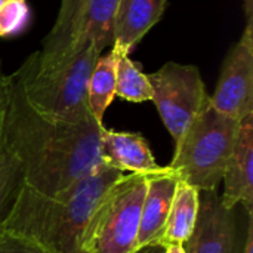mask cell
Segmentation results:
<instances>
[{"instance_id": "1", "label": "cell", "mask_w": 253, "mask_h": 253, "mask_svg": "<svg viewBox=\"0 0 253 253\" xmlns=\"http://www.w3.org/2000/svg\"><path fill=\"white\" fill-rule=\"evenodd\" d=\"M102 130L95 117L59 122L40 116L27 102L16 74L9 76L1 148L19 163L24 185L53 196L89 175L104 163Z\"/></svg>"}, {"instance_id": "2", "label": "cell", "mask_w": 253, "mask_h": 253, "mask_svg": "<svg viewBox=\"0 0 253 253\" xmlns=\"http://www.w3.org/2000/svg\"><path fill=\"white\" fill-rule=\"evenodd\" d=\"M123 175L102 163L53 196L22 184L0 230L28 239L49 253H84L82 239L86 222L107 188Z\"/></svg>"}, {"instance_id": "3", "label": "cell", "mask_w": 253, "mask_h": 253, "mask_svg": "<svg viewBox=\"0 0 253 253\" xmlns=\"http://www.w3.org/2000/svg\"><path fill=\"white\" fill-rule=\"evenodd\" d=\"M99 56L101 52L87 42L47 65H40L33 53L15 74L27 102L40 116L82 122L93 117L87 105V82Z\"/></svg>"}, {"instance_id": "4", "label": "cell", "mask_w": 253, "mask_h": 253, "mask_svg": "<svg viewBox=\"0 0 253 253\" xmlns=\"http://www.w3.org/2000/svg\"><path fill=\"white\" fill-rule=\"evenodd\" d=\"M239 123L209 102L175 142L169 168L199 191L218 190L234 150Z\"/></svg>"}, {"instance_id": "5", "label": "cell", "mask_w": 253, "mask_h": 253, "mask_svg": "<svg viewBox=\"0 0 253 253\" xmlns=\"http://www.w3.org/2000/svg\"><path fill=\"white\" fill-rule=\"evenodd\" d=\"M147 175L120 176L95 205L82 239L84 253H135Z\"/></svg>"}, {"instance_id": "6", "label": "cell", "mask_w": 253, "mask_h": 253, "mask_svg": "<svg viewBox=\"0 0 253 253\" xmlns=\"http://www.w3.org/2000/svg\"><path fill=\"white\" fill-rule=\"evenodd\" d=\"M163 125L178 142L193 120L208 107L209 95L196 65L168 62L147 74Z\"/></svg>"}, {"instance_id": "7", "label": "cell", "mask_w": 253, "mask_h": 253, "mask_svg": "<svg viewBox=\"0 0 253 253\" xmlns=\"http://www.w3.org/2000/svg\"><path fill=\"white\" fill-rule=\"evenodd\" d=\"M246 9L248 22L243 34L228 52L216 89L209 96V102L216 111L239 122L253 113L252 1H246Z\"/></svg>"}, {"instance_id": "8", "label": "cell", "mask_w": 253, "mask_h": 253, "mask_svg": "<svg viewBox=\"0 0 253 253\" xmlns=\"http://www.w3.org/2000/svg\"><path fill=\"white\" fill-rule=\"evenodd\" d=\"M182 246L185 253H242L236 209L225 208L216 190L200 191L197 222Z\"/></svg>"}, {"instance_id": "9", "label": "cell", "mask_w": 253, "mask_h": 253, "mask_svg": "<svg viewBox=\"0 0 253 253\" xmlns=\"http://www.w3.org/2000/svg\"><path fill=\"white\" fill-rule=\"evenodd\" d=\"M178 181V175L169 166H165L162 172L147 175V190L142 200L136 251L148 246L162 248Z\"/></svg>"}, {"instance_id": "10", "label": "cell", "mask_w": 253, "mask_h": 253, "mask_svg": "<svg viewBox=\"0 0 253 253\" xmlns=\"http://www.w3.org/2000/svg\"><path fill=\"white\" fill-rule=\"evenodd\" d=\"M221 202L228 209L253 208V113L240 120L234 150L224 175Z\"/></svg>"}, {"instance_id": "11", "label": "cell", "mask_w": 253, "mask_h": 253, "mask_svg": "<svg viewBox=\"0 0 253 253\" xmlns=\"http://www.w3.org/2000/svg\"><path fill=\"white\" fill-rule=\"evenodd\" d=\"M101 159L120 172L151 175L162 172L148 141L139 132L105 129L101 135Z\"/></svg>"}, {"instance_id": "12", "label": "cell", "mask_w": 253, "mask_h": 253, "mask_svg": "<svg viewBox=\"0 0 253 253\" xmlns=\"http://www.w3.org/2000/svg\"><path fill=\"white\" fill-rule=\"evenodd\" d=\"M168 0H120L114 22L113 47L129 55L160 21Z\"/></svg>"}, {"instance_id": "13", "label": "cell", "mask_w": 253, "mask_h": 253, "mask_svg": "<svg viewBox=\"0 0 253 253\" xmlns=\"http://www.w3.org/2000/svg\"><path fill=\"white\" fill-rule=\"evenodd\" d=\"M87 0H61L56 21L43 42V47L36 53L40 65L52 64L70 52Z\"/></svg>"}, {"instance_id": "14", "label": "cell", "mask_w": 253, "mask_h": 253, "mask_svg": "<svg viewBox=\"0 0 253 253\" xmlns=\"http://www.w3.org/2000/svg\"><path fill=\"white\" fill-rule=\"evenodd\" d=\"M119 1L120 0H87L71 49L77 44L90 42L99 52H102L111 44Z\"/></svg>"}, {"instance_id": "15", "label": "cell", "mask_w": 253, "mask_h": 253, "mask_svg": "<svg viewBox=\"0 0 253 253\" xmlns=\"http://www.w3.org/2000/svg\"><path fill=\"white\" fill-rule=\"evenodd\" d=\"M199 209L200 191L179 179L168 216L162 248L168 245H184L190 239L197 222Z\"/></svg>"}, {"instance_id": "16", "label": "cell", "mask_w": 253, "mask_h": 253, "mask_svg": "<svg viewBox=\"0 0 253 253\" xmlns=\"http://www.w3.org/2000/svg\"><path fill=\"white\" fill-rule=\"evenodd\" d=\"M120 53L119 49L113 47L107 55L99 56L87 82V105L92 116L101 123L116 98V73Z\"/></svg>"}, {"instance_id": "17", "label": "cell", "mask_w": 253, "mask_h": 253, "mask_svg": "<svg viewBox=\"0 0 253 253\" xmlns=\"http://www.w3.org/2000/svg\"><path fill=\"white\" fill-rule=\"evenodd\" d=\"M116 96L129 102H145L153 98V89L147 74L126 53H120L117 62Z\"/></svg>"}, {"instance_id": "18", "label": "cell", "mask_w": 253, "mask_h": 253, "mask_svg": "<svg viewBox=\"0 0 253 253\" xmlns=\"http://www.w3.org/2000/svg\"><path fill=\"white\" fill-rule=\"evenodd\" d=\"M22 185V172L19 163L1 148L0 156V228L16 199Z\"/></svg>"}, {"instance_id": "19", "label": "cell", "mask_w": 253, "mask_h": 253, "mask_svg": "<svg viewBox=\"0 0 253 253\" xmlns=\"http://www.w3.org/2000/svg\"><path fill=\"white\" fill-rule=\"evenodd\" d=\"M30 21V7L25 0L0 3V37L19 34Z\"/></svg>"}, {"instance_id": "20", "label": "cell", "mask_w": 253, "mask_h": 253, "mask_svg": "<svg viewBox=\"0 0 253 253\" xmlns=\"http://www.w3.org/2000/svg\"><path fill=\"white\" fill-rule=\"evenodd\" d=\"M0 253H49L21 236L0 230Z\"/></svg>"}, {"instance_id": "21", "label": "cell", "mask_w": 253, "mask_h": 253, "mask_svg": "<svg viewBox=\"0 0 253 253\" xmlns=\"http://www.w3.org/2000/svg\"><path fill=\"white\" fill-rule=\"evenodd\" d=\"M7 104H9V76H4L0 68V129L3 126Z\"/></svg>"}, {"instance_id": "22", "label": "cell", "mask_w": 253, "mask_h": 253, "mask_svg": "<svg viewBox=\"0 0 253 253\" xmlns=\"http://www.w3.org/2000/svg\"><path fill=\"white\" fill-rule=\"evenodd\" d=\"M249 215V221H248V230H246V237L243 242V249L242 253H253V224H252V213Z\"/></svg>"}, {"instance_id": "23", "label": "cell", "mask_w": 253, "mask_h": 253, "mask_svg": "<svg viewBox=\"0 0 253 253\" xmlns=\"http://www.w3.org/2000/svg\"><path fill=\"white\" fill-rule=\"evenodd\" d=\"M163 253H185L182 245H168L163 248Z\"/></svg>"}, {"instance_id": "24", "label": "cell", "mask_w": 253, "mask_h": 253, "mask_svg": "<svg viewBox=\"0 0 253 253\" xmlns=\"http://www.w3.org/2000/svg\"><path fill=\"white\" fill-rule=\"evenodd\" d=\"M135 253H163V248L160 246H148V248H142Z\"/></svg>"}, {"instance_id": "25", "label": "cell", "mask_w": 253, "mask_h": 253, "mask_svg": "<svg viewBox=\"0 0 253 253\" xmlns=\"http://www.w3.org/2000/svg\"><path fill=\"white\" fill-rule=\"evenodd\" d=\"M0 156H1V129H0Z\"/></svg>"}, {"instance_id": "26", "label": "cell", "mask_w": 253, "mask_h": 253, "mask_svg": "<svg viewBox=\"0 0 253 253\" xmlns=\"http://www.w3.org/2000/svg\"><path fill=\"white\" fill-rule=\"evenodd\" d=\"M3 1H6V0H0V3H3Z\"/></svg>"}, {"instance_id": "27", "label": "cell", "mask_w": 253, "mask_h": 253, "mask_svg": "<svg viewBox=\"0 0 253 253\" xmlns=\"http://www.w3.org/2000/svg\"><path fill=\"white\" fill-rule=\"evenodd\" d=\"M246 1H252V0H246Z\"/></svg>"}]
</instances>
